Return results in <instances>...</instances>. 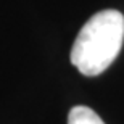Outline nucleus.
Wrapping results in <instances>:
<instances>
[{
  "instance_id": "nucleus-1",
  "label": "nucleus",
  "mask_w": 124,
  "mask_h": 124,
  "mask_svg": "<svg viewBox=\"0 0 124 124\" xmlns=\"http://www.w3.org/2000/svg\"><path fill=\"white\" fill-rule=\"evenodd\" d=\"M123 42V13L118 10H101L81 28L71 48V63L84 76H98L116 60Z\"/></svg>"
},
{
  "instance_id": "nucleus-2",
  "label": "nucleus",
  "mask_w": 124,
  "mask_h": 124,
  "mask_svg": "<svg viewBox=\"0 0 124 124\" xmlns=\"http://www.w3.org/2000/svg\"><path fill=\"white\" fill-rule=\"evenodd\" d=\"M68 124H105L103 119L89 106H74L68 115Z\"/></svg>"
}]
</instances>
